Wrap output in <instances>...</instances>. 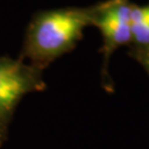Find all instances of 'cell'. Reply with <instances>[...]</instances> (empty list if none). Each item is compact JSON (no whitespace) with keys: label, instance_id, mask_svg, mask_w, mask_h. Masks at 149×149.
Instances as JSON below:
<instances>
[{"label":"cell","instance_id":"cell-1","mask_svg":"<svg viewBox=\"0 0 149 149\" xmlns=\"http://www.w3.org/2000/svg\"><path fill=\"white\" fill-rule=\"evenodd\" d=\"M94 6L66 7L34 13L24 36L19 59L43 71L61 55L75 48L84 29L92 26Z\"/></svg>","mask_w":149,"mask_h":149},{"label":"cell","instance_id":"cell-2","mask_svg":"<svg viewBox=\"0 0 149 149\" xmlns=\"http://www.w3.org/2000/svg\"><path fill=\"white\" fill-rule=\"evenodd\" d=\"M42 71L21 59L0 56V148L9 134L11 120L23 96L45 88Z\"/></svg>","mask_w":149,"mask_h":149},{"label":"cell","instance_id":"cell-3","mask_svg":"<svg viewBox=\"0 0 149 149\" xmlns=\"http://www.w3.org/2000/svg\"><path fill=\"white\" fill-rule=\"evenodd\" d=\"M129 0H106L94 5L92 26L101 31L105 62L117 48L132 42Z\"/></svg>","mask_w":149,"mask_h":149},{"label":"cell","instance_id":"cell-4","mask_svg":"<svg viewBox=\"0 0 149 149\" xmlns=\"http://www.w3.org/2000/svg\"><path fill=\"white\" fill-rule=\"evenodd\" d=\"M130 31L132 42L139 48H149V3L130 7Z\"/></svg>","mask_w":149,"mask_h":149},{"label":"cell","instance_id":"cell-5","mask_svg":"<svg viewBox=\"0 0 149 149\" xmlns=\"http://www.w3.org/2000/svg\"><path fill=\"white\" fill-rule=\"evenodd\" d=\"M136 56L141 64L149 63V48H139Z\"/></svg>","mask_w":149,"mask_h":149},{"label":"cell","instance_id":"cell-6","mask_svg":"<svg viewBox=\"0 0 149 149\" xmlns=\"http://www.w3.org/2000/svg\"><path fill=\"white\" fill-rule=\"evenodd\" d=\"M143 65H144L145 69H146L149 72V63H143Z\"/></svg>","mask_w":149,"mask_h":149}]
</instances>
